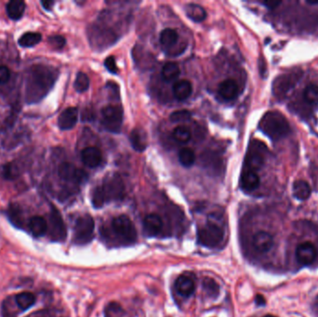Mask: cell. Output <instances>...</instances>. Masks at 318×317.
Segmentation results:
<instances>
[{"mask_svg": "<svg viewBox=\"0 0 318 317\" xmlns=\"http://www.w3.org/2000/svg\"><path fill=\"white\" fill-rule=\"evenodd\" d=\"M57 78V71L45 65H35L26 78V103H39L52 88Z\"/></svg>", "mask_w": 318, "mask_h": 317, "instance_id": "cell-1", "label": "cell"}, {"mask_svg": "<svg viewBox=\"0 0 318 317\" xmlns=\"http://www.w3.org/2000/svg\"><path fill=\"white\" fill-rule=\"evenodd\" d=\"M260 130L273 141H278L290 132V126L279 112H268L262 116L259 124Z\"/></svg>", "mask_w": 318, "mask_h": 317, "instance_id": "cell-2", "label": "cell"}, {"mask_svg": "<svg viewBox=\"0 0 318 317\" xmlns=\"http://www.w3.org/2000/svg\"><path fill=\"white\" fill-rule=\"evenodd\" d=\"M224 237L222 227L214 222H208L197 231L198 242L206 248L214 249L219 247Z\"/></svg>", "mask_w": 318, "mask_h": 317, "instance_id": "cell-3", "label": "cell"}, {"mask_svg": "<svg viewBox=\"0 0 318 317\" xmlns=\"http://www.w3.org/2000/svg\"><path fill=\"white\" fill-rule=\"evenodd\" d=\"M95 222L91 216L85 214L77 219L74 227V242L77 245L88 244L94 237Z\"/></svg>", "mask_w": 318, "mask_h": 317, "instance_id": "cell-4", "label": "cell"}, {"mask_svg": "<svg viewBox=\"0 0 318 317\" xmlns=\"http://www.w3.org/2000/svg\"><path fill=\"white\" fill-rule=\"evenodd\" d=\"M123 108L119 106H108L102 109V124L112 133H119L123 124Z\"/></svg>", "mask_w": 318, "mask_h": 317, "instance_id": "cell-5", "label": "cell"}, {"mask_svg": "<svg viewBox=\"0 0 318 317\" xmlns=\"http://www.w3.org/2000/svg\"><path fill=\"white\" fill-rule=\"evenodd\" d=\"M112 228L116 236L123 242L131 244L137 239L135 226L131 220L126 216L120 215L112 221Z\"/></svg>", "mask_w": 318, "mask_h": 317, "instance_id": "cell-6", "label": "cell"}, {"mask_svg": "<svg viewBox=\"0 0 318 317\" xmlns=\"http://www.w3.org/2000/svg\"><path fill=\"white\" fill-rule=\"evenodd\" d=\"M107 201H119L125 196V185L122 178L116 174L107 176L103 185Z\"/></svg>", "mask_w": 318, "mask_h": 317, "instance_id": "cell-7", "label": "cell"}, {"mask_svg": "<svg viewBox=\"0 0 318 317\" xmlns=\"http://www.w3.org/2000/svg\"><path fill=\"white\" fill-rule=\"evenodd\" d=\"M48 227L49 235L52 240L62 242L65 239L67 232H66V227H65L64 221L62 218L61 213L54 207H52V209L50 211L49 226Z\"/></svg>", "mask_w": 318, "mask_h": 317, "instance_id": "cell-8", "label": "cell"}, {"mask_svg": "<svg viewBox=\"0 0 318 317\" xmlns=\"http://www.w3.org/2000/svg\"><path fill=\"white\" fill-rule=\"evenodd\" d=\"M265 146L263 144L255 141L251 143V146L248 150V154L246 157V169L256 171L261 168L264 162V151Z\"/></svg>", "mask_w": 318, "mask_h": 317, "instance_id": "cell-9", "label": "cell"}, {"mask_svg": "<svg viewBox=\"0 0 318 317\" xmlns=\"http://www.w3.org/2000/svg\"><path fill=\"white\" fill-rule=\"evenodd\" d=\"M58 176L64 182L81 183L87 180V174L69 162L62 163L58 168Z\"/></svg>", "mask_w": 318, "mask_h": 317, "instance_id": "cell-10", "label": "cell"}, {"mask_svg": "<svg viewBox=\"0 0 318 317\" xmlns=\"http://www.w3.org/2000/svg\"><path fill=\"white\" fill-rule=\"evenodd\" d=\"M301 77V73L287 74L277 77L274 82V93L276 96H285L289 93Z\"/></svg>", "mask_w": 318, "mask_h": 317, "instance_id": "cell-11", "label": "cell"}, {"mask_svg": "<svg viewBox=\"0 0 318 317\" xmlns=\"http://www.w3.org/2000/svg\"><path fill=\"white\" fill-rule=\"evenodd\" d=\"M295 256L299 263L302 265H308L313 263L317 258V249L312 243L304 242L297 247Z\"/></svg>", "mask_w": 318, "mask_h": 317, "instance_id": "cell-12", "label": "cell"}, {"mask_svg": "<svg viewBox=\"0 0 318 317\" xmlns=\"http://www.w3.org/2000/svg\"><path fill=\"white\" fill-rule=\"evenodd\" d=\"M252 245L256 251L260 253H267L274 246V238L269 232L260 231L254 234L252 238Z\"/></svg>", "mask_w": 318, "mask_h": 317, "instance_id": "cell-13", "label": "cell"}, {"mask_svg": "<svg viewBox=\"0 0 318 317\" xmlns=\"http://www.w3.org/2000/svg\"><path fill=\"white\" fill-rule=\"evenodd\" d=\"M81 159L82 162L87 167L94 169L99 167L102 163L103 155L99 148H97L95 146H88L82 151Z\"/></svg>", "mask_w": 318, "mask_h": 317, "instance_id": "cell-14", "label": "cell"}, {"mask_svg": "<svg viewBox=\"0 0 318 317\" xmlns=\"http://www.w3.org/2000/svg\"><path fill=\"white\" fill-rule=\"evenodd\" d=\"M78 120V111L76 107H69L59 115L58 126L62 130L73 128Z\"/></svg>", "mask_w": 318, "mask_h": 317, "instance_id": "cell-15", "label": "cell"}, {"mask_svg": "<svg viewBox=\"0 0 318 317\" xmlns=\"http://www.w3.org/2000/svg\"><path fill=\"white\" fill-rule=\"evenodd\" d=\"M163 229V221L157 214H149L144 220V231L148 236H155Z\"/></svg>", "mask_w": 318, "mask_h": 317, "instance_id": "cell-16", "label": "cell"}, {"mask_svg": "<svg viewBox=\"0 0 318 317\" xmlns=\"http://www.w3.org/2000/svg\"><path fill=\"white\" fill-rule=\"evenodd\" d=\"M260 177L256 171L245 169L240 178V186L242 190L250 192L256 190L260 185Z\"/></svg>", "mask_w": 318, "mask_h": 317, "instance_id": "cell-17", "label": "cell"}, {"mask_svg": "<svg viewBox=\"0 0 318 317\" xmlns=\"http://www.w3.org/2000/svg\"><path fill=\"white\" fill-rule=\"evenodd\" d=\"M239 93V87L235 80L228 78L219 85V94L226 101L234 100Z\"/></svg>", "mask_w": 318, "mask_h": 317, "instance_id": "cell-18", "label": "cell"}, {"mask_svg": "<svg viewBox=\"0 0 318 317\" xmlns=\"http://www.w3.org/2000/svg\"><path fill=\"white\" fill-rule=\"evenodd\" d=\"M194 282L188 275H181L175 282V289L180 296L183 298H189L194 291Z\"/></svg>", "mask_w": 318, "mask_h": 317, "instance_id": "cell-19", "label": "cell"}, {"mask_svg": "<svg viewBox=\"0 0 318 317\" xmlns=\"http://www.w3.org/2000/svg\"><path fill=\"white\" fill-rule=\"evenodd\" d=\"M172 88H173L172 90H173L174 97L178 101L187 100L193 92L192 83L186 79H182L175 82Z\"/></svg>", "mask_w": 318, "mask_h": 317, "instance_id": "cell-20", "label": "cell"}, {"mask_svg": "<svg viewBox=\"0 0 318 317\" xmlns=\"http://www.w3.org/2000/svg\"><path fill=\"white\" fill-rule=\"evenodd\" d=\"M129 141L137 152H144L147 147V136L142 128H134L129 135Z\"/></svg>", "mask_w": 318, "mask_h": 317, "instance_id": "cell-21", "label": "cell"}, {"mask_svg": "<svg viewBox=\"0 0 318 317\" xmlns=\"http://www.w3.org/2000/svg\"><path fill=\"white\" fill-rule=\"evenodd\" d=\"M31 233L36 237H41L48 232V223L46 220L41 216H34L30 219L28 223Z\"/></svg>", "mask_w": 318, "mask_h": 317, "instance_id": "cell-22", "label": "cell"}, {"mask_svg": "<svg viewBox=\"0 0 318 317\" xmlns=\"http://www.w3.org/2000/svg\"><path fill=\"white\" fill-rule=\"evenodd\" d=\"M6 10L10 19L18 21L23 16L25 11V3L21 0H11L7 4Z\"/></svg>", "mask_w": 318, "mask_h": 317, "instance_id": "cell-23", "label": "cell"}, {"mask_svg": "<svg viewBox=\"0 0 318 317\" xmlns=\"http://www.w3.org/2000/svg\"><path fill=\"white\" fill-rule=\"evenodd\" d=\"M292 190H293L294 197L300 201L307 200L312 192L309 183L303 180L295 181L293 183Z\"/></svg>", "mask_w": 318, "mask_h": 317, "instance_id": "cell-24", "label": "cell"}, {"mask_svg": "<svg viewBox=\"0 0 318 317\" xmlns=\"http://www.w3.org/2000/svg\"><path fill=\"white\" fill-rule=\"evenodd\" d=\"M179 40L178 32L172 28H166L160 34V44L166 49L173 48Z\"/></svg>", "mask_w": 318, "mask_h": 317, "instance_id": "cell-25", "label": "cell"}, {"mask_svg": "<svg viewBox=\"0 0 318 317\" xmlns=\"http://www.w3.org/2000/svg\"><path fill=\"white\" fill-rule=\"evenodd\" d=\"M186 15L194 22H201L207 18V11L197 4H189L185 8Z\"/></svg>", "mask_w": 318, "mask_h": 317, "instance_id": "cell-26", "label": "cell"}, {"mask_svg": "<svg viewBox=\"0 0 318 317\" xmlns=\"http://www.w3.org/2000/svg\"><path fill=\"white\" fill-rule=\"evenodd\" d=\"M15 302L21 311H26L36 303V297L33 293L21 292L16 295Z\"/></svg>", "mask_w": 318, "mask_h": 317, "instance_id": "cell-27", "label": "cell"}, {"mask_svg": "<svg viewBox=\"0 0 318 317\" xmlns=\"http://www.w3.org/2000/svg\"><path fill=\"white\" fill-rule=\"evenodd\" d=\"M41 39H42L41 34L36 33V32H28V33L23 34L20 38L18 43L21 47L31 48V47L38 45L41 41Z\"/></svg>", "mask_w": 318, "mask_h": 317, "instance_id": "cell-28", "label": "cell"}, {"mask_svg": "<svg viewBox=\"0 0 318 317\" xmlns=\"http://www.w3.org/2000/svg\"><path fill=\"white\" fill-rule=\"evenodd\" d=\"M180 67L175 63H166L162 69V77L165 81L171 82L176 80L180 76Z\"/></svg>", "mask_w": 318, "mask_h": 317, "instance_id": "cell-29", "label": "cell"}, {"mask_svg": "<svg viewBox=\"0 0 318 317\" xmlns=\"http://www.w3.org/2000/svg\"><path fill=\"white\" fill-rule=\"evenodd\" d=\"M9 219L12 222L13 225H15L18 228H21L23 225V216L22 211L17 204H12L9 209Z\"/></svg>", "mask_w": 318, "mask_h": 317, "instance_id": "cell-30", "label": "cell"}, {"mask_svg": "<svg viewBox=\"0 0 318 317\" xmlns=\"http://www.w3.org/2000/svg\"><path fill=\"white\" fill-rule=\"evenodd\" d=\"M179 161L185 168L192 167L195 162V154L191 148H183L179 152Z\"/></svg>", "mask_w": 318, "mask_h": 317, "instance_id": "cell-31", "label": "cell"}, {"mask_svg": "<svg viewBox=\"0 0 318 317\" xmlns=\"http://www.w3.org/2000/svg\"><path fill=\"white\" fill-rule=\"evenodd\" d=\"M173 137L176 141L182 144H186L191 140V131L185 126H179L175 127L173 130Z\"/></svg>", "mask_w": 318, "mask_h": 317, "instance_id": "cell-32", "label": "cell"}, {"mask_svg": "<svg viewBox=\"0 0 318 317\" xmlns=\"http://www.w3.org/2000/svg\"><path fill=\"white\" fill-rule=\"evenodd\" d=\"M303 99L309 105H318V86L311 84L306 86L303 90Z\"/></svg>", "mask_w": 318, "mask_h": 317, "instance_id": "cell-33", "label": "cell"}, {"mask_svg": "<svg viewBox=\"0 0 318 317\" xmlns=\"http://www.w3.org/2000/svg\"><path fill=\"white\" fill-rule=\"evenodd\" d=\"M21 174L19 166L14 162L7 164L3 168V177L6 180H16Z\"/></svg>", "mask_w": 318, "mask_h": 317, "instance_id": "cell-34", "label": "cell"}, {"mask_svg": "<svg viewBox=\"0 0 318 317\" xmlns=\"http://www.w3.org/2000/svg\"><path fill=\"white\" fill-rule=\"evenodd\" d=\"M74 86L77 92H79V93L85 92L89 86V78L85 73L79 72L76 77Z\"/></svg>", "mask_w": 318, "mask_h": 317, "instance_id": "cell-35", "label": "cell"}, {"mask_svg": "<svg viewBox=\"0 0 318 317\" xmlns=\"http://www.w3.org/2000/svg\"><path fill=\"white\" fill-rule=\"evenodd\" d=\"M106 201V193L104 192L103 186H98L92 192L91 202L93 207L95 209H101Z\"/></svg>", "mask_w": 318, "mask_h": 317, "instance_id": "cell-36", "label": "cell"}, {"mask_svg": "<svg viewBox=\"0 0 318 317\" xmlns=\"http://www.w3.org/2000/svg\"><path fill=\"white\" fill-rule=\"evenodd\" d=\"M203 288L205 292L211 297H217L219 294V286L213 279H205L203 282Z\"/></svg>", "mask_w": 318, "mask_h": 317, "instance_id": "cell-37", "label": "cell"}, {"mask_svg": "<svg viewBox=\"0 0 318 317\" xmlns=\"http://www.w3.org/2000/svg\"><path fill=\"white\" fill-rule=\"evenodd\" d=\"M192 117V114L187 111V110H180V111H175L170 116V119L171 122L174 123H179V122H185L189 120Z\"/></svg>", "mask_w": 318, "mask_h": 317, "instance_id": "cell-38", "label": "cell"}, {"mask_svg": "<svg viewBox=\"0 0 318 317\" xmlns=\"http://www.w3.org/2000/svg\"><path fill=\"white\" fill-rule=\"evenodd\" d=\"M48 43L51 47L56 49H61L64 48L65 45V39L61 36H53L48 38Z\"/></svg>", "mask_w": 318, "mask_h": 317, "instance_id": "cell-39", "label": "cell"}, {"mask_svg": "<svg viewBox=\"0 0 318 317\" xmlns=\"http://www.w3.org/2000/svg\"><path fill=\"white\" fill-rule=\"evenodd\" d=\"M105 65H106V69L114 74V75H116L118 73V67L116 65V58L114 56H109L106 59L105 61Z\"/></svg>", "mask_w": 318, "mask_h": 317, "instance_id": "cell-40", "label": "cell"}, {"mask_svg": "<svg viewBox=\"0 0 318 317\" xmlns=\"http://www.w3.org/2000/svg\"><path fill=\"white\" fill-rule=\"evenodd\" d=\"M11 77V73L9 67L6 65H0V84H6L9 82Z\"/></svg>", "mask_w": 318, "mask_h": 317, "instance_id": "cell-41", "label": "cell"}, {"mask_svg": "<svg viewBox=\"0 0 318 317\" xmlns=\"http://www.w3.org/2000/svg\"><path fill=\"white\" fill-rule=\"evenodd\" d=\"M261 4L266 6L269 9H276L278 5L281 4V2L280 1H276H276H266V2H261Z\"/></svg>", "mask_w": 318, "mask_h": 317, "instance_id": "cell-42", "label": "cell"}, {"mask_svg": "<svg viewBox=\"0 0 318 317\" xmlns=\"http://www.w3.org/2000/svg\"><path fill=\"white\" fill-rule=\"evenodd\" d=\"M54 3H55L54 1H42L41 2V5L43 6V8L45 10H51L53 5H54Z\"/></svg>", "mask_w": 318, "mask_h": 317, "instance_id": "cell-43", "label": "cell"}, {"mask_svg": "<svg viewBox=\"0 0 318 317\" xmlns=\"http://www.w3.org/2000/svg\"><path fill=\"white\" fill-rule=\"evenodd\" d=\"M256 302H257V304H259V305H264V304H265V300H264V298H263L262 296H260V295H258V296H257V298H256Z\"/></svg>", "mask_w": 318, "mask_h": 317, "instance_id": "cell-44", "label": "cell"}, {"mask_svg": "<svg viewBox=\"0 0 318 317\" xmlns=\"http://www.w3.org/2000/svg\"><path fill=\"white\" fill-rule=\"evenodd\" d=\"M307 3L310 5H315V4H318V1H307Z\"/></svg>", "mask_w": 318, "mask_h": 317, "instance_id": "cell-45", "label": "cell"}, {"mask_svg": "<svg viewBox=\"0 0 318 317\" xmlns=\"http://www.w3.org/2000/svg\"><path fill=\"white\" fill-rule=\"evenodd\" d=\"M264 317H274V316H271V315H268V316H265Z\"/></svg>", "mask_w": 318, "mask_h": 317, "instance_id": "cell-46", "label": "cell"}]
</instances>
